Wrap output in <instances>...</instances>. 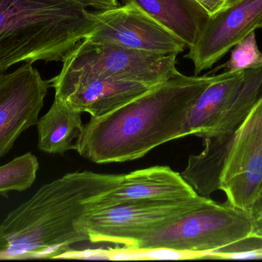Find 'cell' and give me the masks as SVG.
<instances>
[{
    "instance_id": "ac0fdd59",
    "label": "cell",
    "mask_w": 262,
    "mask_h": 262,
    "mask_svg": "<svg viewBox=\"0 0 262 262\" xmlns=\"http://www.w3.org/2000/svg\"><path fill=\"white\" fill-rule=\"evenodd\" d=\"M207 258L221 260H262V238L250 235L212 252Z\"/></svg>"
},
{
    "instance_id": "ba28073f",
    "label": "cell",
    "mask_w": 262,
    "mask_h": 262,
    "mask_svg": "<svg viewBox=\"0 0 262 262\" xmlns=\"http://www.w3.org/2000/svg\"><path fill=\"white\" fill-rule=\"evenodd\" d=\"M262 82V66L215 75L191 108L184 136L200 138L232 133L255 106Z\"/></svg>"
},
{
    "instance_id": "3957f363",
    "label": "cell",
    "mask_w": 262,
    "mask_h": 262,
    "mask_svg": "<svg viewBox=\"0 0 262 262\" xmlns=\"http://www.w3.org/2000/svg\"><path fill=\"white\" fill-rule=\"evenodd\" d=\"M96 24L72 0H0V73L18 64L63 61Z\"/></svg>"
},
{
    "instance_id": "4fadbf2b",
    "label": "cell",
    "mask_w": 262,
    "mask_h": 262,
    "mask_svg": "<svg viewBox=\"0 0 262 262\" xmlns=\"http://www.w3.org/2000/svg\"><path fill=\"white\" fill-rule=\"evenodd\" d=\"M49 80L51 87L55 89V99L72 109L88 112L94 118L107 115L154 88L136 82L92 76L66 81Z\"/></svg>"
},
{
    "instance_id": "7402d4cb",
    "label": "cell",
    "mask_w": 262,
    "mask_h": 262,
    "mask_svg": "<svg viewBox=\"0 0 262 262\" xmlns=\"http://www.w3.org/2000/svg\"><path fill=\"white\" fill-rule=\"evenodd\" d=\"M238 1H239V0H227L228 6L233 4V3H236Z\"/></svg>"
},
{
    "instance_id": "277c9868",
    "label": "cell",
    "mask_w": 262,
    "mask_h": 262,
    "mask_svg": "<svg viewBox=\"0 0 262 262\" xmlns=\"http://www.w3.org/2000/svg\"><path fill=\"white\" fill-rule=\"evenodd\" d=\"M203 140L204 149L189 157L182 176L199 195L223 191L248 212L262 189V82L255 106L234 132Z\"/></svg>"
},
{
    "instance_id": "5b68a950",
    "label": "cell",
    "mask_w": 262,
    "mask_h": 262,
    "mask_svg": "<svg viewBox=\"0 0 262 262\" xmlns=\"http://www.w3.org/2000/svg\"><path fill=\"white\" fill-rule=\"evenodd\" d=\"M246 211L226 201H211L145 238L137 252L169 250L207 258L225 246L251 235Z\"/></svg>"
},
{
    "instance_id": "7a4b0ae2",
    "label": "cell",
    "mask_w": 262,
    "mask_h": 262,
    "mask_svg": "<svg viewBox=\"0 0 262 262\" xmlns=\"http://www.w3.org/2000/svg\"><path fill=\"white\" fill-rule=\"evenodd\" d=\"M122 175L71 172L45 184L0 223V260L51 259L89 241L77 227L84 203L115 187Z\"/></svg>"
},
{
    "instance_id": "2e32d148",
    "label": "cell",
    "mask_w": 262,
    "mask_h": 262,
    "mask_svg": "<svg viewBox=\"0 0 262 262\" xmlns=\"http://www.w3.org/2000/svg\"><path fill=\"white\" fill-rule=\"evenodd\" d=\"M38 168V158L31 152L0 166V195L8 197L9 192L27 190L35 183Z\"/></svg>"
},
{
    "instance_id": "e0dca14e",
    "label": "cell",
    "mask_w": 262,
    "mask_h": 262,
    "mask_svg": "<svg viewBox=\"0 0 262 262\" xmlns=\"http://www.w3.org/2000/svg\"><path fill=\"white\" fill-rule=\"evenodd\" d=\"M262 66V52L258 48L255 31L238 42L231 52L230 58L225 64L218 66L209 74L215 75L221 69L229 72H238Z\"/></svg>"
},
{
    "instance_id": "7c38bea8",
    "label": "cell",
    "mask_w": 262,
    "mask_h": 262,
    "mask_svg": "<svg viewBox=\"0 0 262 262\" xmlns=\"http://www.w3.org/2000/svg\"><path fill=\"white\" fill-rule=\"evenodd\" d=\"M198 195L181 174L168 166H154L122 175L115 187L84 205L87 212L127 201H180Z\"/></svg>"
},
{
    "instance_id": "44dd1931",
    "label": "cell",
    "mask_w": 262,
    "mask_h": 262,
    "mask_svg": "<svg viewBox=\"0 0 262 262\" xmlns=\"http://www.w3.org/2000/svg\"><path fill=\"white\" fill-rule=\"evenodd\" d=\"M209 15H214L228 6L227 0H195Z\"/></svg>"
},
{
    "instance_id": "5bb4252c",
    "label": "cell",
    "mask_w": 262,
    "mask_h": 262,
    "mask_svg": "<svg viewBox=\"0 0 262 262\" xmlns=\"http://www.w3.org/2000/svg\"><path fill=\"white\" fill-rule=\"evenodd\" d=\"M133 4L192 47L209 18L195 0H121Z\"/></svg>"
},
{
    "instance_id": "8992f818",
    "label": "cell",
    "mask_w": 262,
    "mask_h": 262,
    "mask_svg": "<svg viewBox=\"0 0 262 262\" xmlns=\"http://www.w3.org/2000/svg\"><path fill=\"white\" fill-rule=\"evenodd\" d=\"M213 200L199 195L180 201L138 200L90 211L77 227L92 243H111L130 251L152 234L177 221L185 214Z\"/></svg>"
},
{
    "instance_id": "52a82bcc",
    "label": "cell",
    "mask_w": 262,
    "mask_h": 262,
    "mask_svg": "<svg viewBox=\"0 0 262 262\" xmlns=\"http://www.w3.org/2000/svg\"><path fill=\"white\" fill-rule=\"evenodd\" d=\"M177 56L176 54L143 52L84 38L64 57L61 72L52 79L66 81L92 76L155 87L178 72Z\"/></svg>"
},
{
    "instance_id": "30bf717a",
    "label": "cell",
    "mask_w": 262,
    "mask_h": 262,
    "mask_svg": "<svg viewBox=\"0 0 262 262\" xmlns=\"http://www.w3.org/2000/svg\"><path fill=\"white\" fill-rule=\"evenodd\" d=\"M50 87V80L43 79L32 63L0 73V158L21 133L36 126Z\"/></svg>"
},
{
    "instance_id": "d6986e66",
    "label": "cell",
    "mask_w": 262,
    "mask_h": 262,
    "mask_svg": "<svg viewBox=\"0 0 262 262\" xmlns=\"http://www.w3.org/2000/svg\"><path fill=\"white\" fill-rule=\"evenodd\" d=\"M251 223V235L262 238V189L248 211Z\"/></svg>"
},
{
    "instance_id": "6da1fadb",
    "label": "cell",
    "mask_w": 262,
    "mask_h": 262,
    "mask_svg": "<svg viewBox=\"0 0 262 262\" xmlns=\"http://www.w3.org/2000/svg\"><path fill=\"white\" fill-rule=\"evenodd\" d=\"M215 75L177 72L119 109L84 125L76 152L96 164L139 159L184 136L188 114Z\"/></svg>"
},
{
    "instance_id": "ffe728a7",
    "label": "cell",
    "mask_w": 262,
    "mask_h": 262,
    "mask_svg": "<svg viewBox=\"0 0 262 262\" xmlns=\"http://www.w3.org/2000/svg\"><path fill=\"white\" fill-rule=\"evenodd\" d=\"M86 7H94L98 10H106L120 6L118 0H72Z\"/></svg>"
},
{
    "instance_id": "8fae6325",
    "label": "cell",
    "mask_w": 262,
    "mask_h": 262,
    "mask_svg": "<svg viewBox=\"0 0 262 262\" xmlns=\"http://www.w3.org/2000/svg\"><path fill=\"white\" fill-rule=\"evenodd\" d=\"M258 28H262V0H239L209 15L184 57L192 61L194 73L198 75Z\"/></svg>"
},
{
    "instance_id": "9c48e42d",
    "label": "cell",
    "mask_w": 262,
    "mask_h": 262,
    "mask_svg": "<svg viewBox=\"0 0 262 262\" xmlns=\"http://www.w3.org/2000/svg\"><path fill=\"white\" fill-rule=\"evenodd\" d=\"M95 15V28L84 38L93 43L163 55H179L187 48L177 35L134 5L98 10Z\"/></svg>"
},
{
    "instance_id": "9a60e30c",
    "label": "cell",
    "mask_w": 262,
    "mask_h": 262,
    "mask_svg": "<svg viewBox=\"0 0 262 262\" xmlns=\"http://www.w3.org/2000/svg\"><path fill=\"white\" fill-rule=\"evenodd\" d=\"M82 112L54 100L46 115L38 118V149L48 154H64L77 150L84 125Z\"/></svg>"
}]
</instances>
